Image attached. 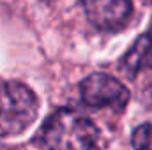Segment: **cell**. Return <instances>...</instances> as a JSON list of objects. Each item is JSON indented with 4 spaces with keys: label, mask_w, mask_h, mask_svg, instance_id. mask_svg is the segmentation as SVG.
Here are the masks:
<instances>
[{
    "label": "cell",
    "mask_w": 152,
    "mask_h": 150,
    "mask_svg": "<svg viewBox=\"0 0 152 150\" xmlns=\"http://www.w3.org/2000/svg\"><path fill=\"white\" fill-rule=\"evenodd\" d=\"M36 94L20 81H0V136L23 133L37 117Z\"/></svg>",
    "instance_id": "7a4b0ae2"
},
{
    "label": "cell",
    "mask_w": 152,
    "mask_h": 150,
    "mask_svg": "<svg viewBox=\"0 0 152 150\" xmlns=\"http://www.w3.org/2000/svg\"><path fill=\"white\" fill-rule=\"evenodd\" d=\"M152 67V27L145 34L134 41V44L129 48L126 57L122 58V69L131 76L143 69Z\"/></svg>",
    "instance_id": "5b68a950"
},
{
    "label": "cell",
    "mask_w": 152,
    "mask_h": 150,
    "mask_svg": "<svg viewBox=\"0 0 152 150\" xmlns=\"http://www.w3.org/2000/svg\"><path fill=\"white\" fill-rule=\"evenodd\" d=\"M133 147L136 150H152V125L143 124L133 133Z\"/></svg>",
    "instance_id": "8992f818"
},
{
    "label": "cell",
    "mask_w": 152,
    "mask_h": 150,
    "mask_svg": "<svg viewBox=\"0 0 152 150\" xmlns=\"http://www.w3.org/2000/svg\"><path fill=\"white\" fill-rule=\"evenodd\" d=\"M143 101H145V104L152 108V85H149L147 88H145V92H143Z\"/></svg>",
    "instance_id": "52a82bcc"
},
{
    "label": "cell",
    "mask_w": 152,
    "mask_h": 150,
    "mask_svg": "<svg viewBox=\"0 0 152 150\" xmlns=\"http://www.w3.org/2000/svg\"><path fill=\"white\" fill-rule=\"evenodd\" d=\"M80 92L88 108H113L115 111H122L129 101V90L104 73L87 76L80 85Z\"/></svg>",
    "instance_id": "3957f363"
},
{
    "label": "cell",
    "mask_w": 152,
    "mask_h": 150,
    "mask_svg": "<svg viewBox=\"0 0 152 150\" xmlns=\"http://www.w3.org/2000/svg\"><path fill=\"white\" fill-rule=\"evenodd\" d=\"M87 20L99 30H118L133 12L131 0H81Z\"/></svg>",
    "instance_id": "277c9868"
},
{
    "label": "cell",
    "mask_w": 152,
    "mask_h": 150,
    "mask_svg": "<svg viewBox=\"0 0 152 150\" xmlns=\"http://www.w3.org/2000/svg\"><path fill=\"white\" fill-rule=\"evenodd\" d=\"M34 143L37 150H101L99 131L92 120L69 108L50 115Z\"/></svg>",
    "instance_id": "6da1fadb"
}]
</instances>
